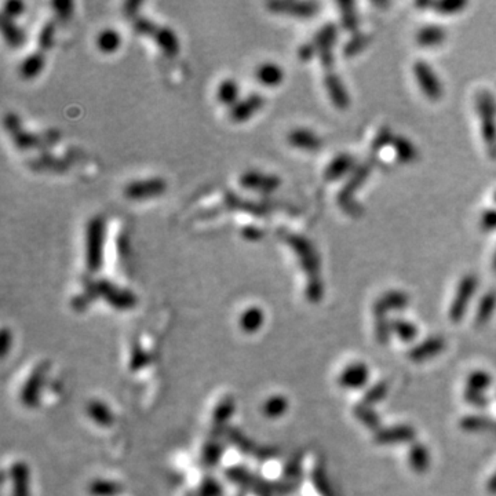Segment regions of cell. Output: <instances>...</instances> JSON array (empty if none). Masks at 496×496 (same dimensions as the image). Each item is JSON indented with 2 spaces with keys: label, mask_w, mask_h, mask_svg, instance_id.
Here are the masks:
<instances>
[{
  "label": "cell",
  "mask_w": 496,
  "mask_h": 496,
  "mask_svg": "<svg viewBox=\"0 0 496 496\" xmlns=\"http://www.w3.org/2000/svg\"><path fill=\"white\" fill-rule=\"evenodd\" d=\"M120 44H121V36L113 28H103L102 31H99L96 37V46L103 54H112L117 51Z\"/></svg>",
  "instance_id": "cb8c5ba5"
},
{
  "label": "cell",
  "mask_w": 496,
  "mask_h": 496,
  "mask_svg": "<svg viewBox=\"0 0 496 496\" xmlns=\"http://www.w3.org/2000/svg\"><path fill=\"white\" fill-rule=\"evenodd\" d=\"M480 228L484 232L496 230V208H487L480 216Z\"/></svg>",
  "instance_id": "836d02e7"
},
{
  "label": "cell",
  "mask_w": 496,
  "mask_h": 496,
  "mask_svg": "<svg viewBox=\"0 0 496 496\" xmlns=\"http://www.w3.org/2000/svg\"><path fill=\"white\" fill-rule=\"evenodd\" d=\"M297 54L298 58H299L302 62L311 61V60H313V57H316V55H317L316 49H314V46H313V43H311V42H309V43H303V44L298 49Z\"/></svg>",
  "instance_id": "8d00e7d4"
},
{
  "label": "cell",
  "mask_w": 496,
  "mask_h": 496,
  "mask_svg": "<svg viewBox=\"0 0 496 496\" xmlns=\"http://www.w3.org/2000/svg\"><path fill=\"white\" fill-rule=\"evenodd\" d=\"M277 236L293 251L299 262L306 279V297L311 302L320 300L323 296V282L320 257L316 246L306 236L286 228H280Z\"/></svg>",
  "instance_id": "6da1fadb"
},
{
  "label": "cell",
  "mask_w": 496,
  "mask_h": 496,
  "mask_svg": "<svg viewBox=\"0 0 496 496\" xmlns=\"http://www.w3.org/2000/svg\"><path fill=\"white\" fill-rule=\"evenodd\" d=\"M341 8V18H342V25L346 31L356 32L359 28V18L354 10L353 3H339L338 4Z\"/></svg>",
  "instance_id": "f1b7e54d"
},
{
  "label": "cell",
  "mask_w": 496,
  "mask_h": 496,
  "mask_svg": "<svg viewBox=\"0 0 496 496\" xmlns=\"http://www.w3.org/2000/svg\"><path fill=\"white\" fill-rule=\"evenodd\" d=\"M105 240L106 219L102 215H94L87 221L85 232V277H92L102 269Z\"/></svg>",
  "instance_id": "8992f818"
},
{
  "label": "cell",
  "mask_w": 496,
  "mask_h": 496,
  "mask_svg": "<svg viewBox=\"0 0 496 496\" xmlns=\"http://www.w3.org/2000/svg\"><path fill=\"white\" fill-rule=\"evenodd\" d=\"M495 300L494 294H488L487 297H484L481 305H480V310H479V320L484 321V318H487L491 314V311L495 306Z\"/></svg>",
  "instance_id": "d590c367"
},
{
  "label": "cell",
  "mask_w": 496,
  "mask_h": 496,
  "mask_svg": "<svg viewBox=\"0 0 496 496\" xmlns=\"http://www.w3.org/2000/svg\"><path fill=\"white\" fill-rule=\"evenodd\" d=\"M356 167H357L356 160L350 155L341 153V155L335 156L325 167L324 180L327 182H335V181L341 180L342 177H345L352 170H354Z\"/></svg>",
  "instance_id": "d6986e66"
},
{
  "label": "cell",
  "mask_w": 496,
  "mask_h": 496,
  "mask_svg": "<svg viewBox=\"0 0 496 496\" xmlns=\"http://www.w3.org/2000/svg\"><path fill=\"white\" fill-rule=\"evenodd\" d=\"M57 31V19L50 18L47 19L37 35V46L36 50L28 54L18 65V75L24 80H32L39 76L43 71L47 60V53L51 50L54 44Z\"/></svg>",
  "instance_id": "5b68a950"
},
{
  "label": "cell",
  "mask_w": 496,
  "mask_h": 496,
  "mask_svg": "<svg viewBox=\"0 0 496 496\" xmlns=\"http://www.w3.org/2000/svg\"><path fill=\"white\" fill-rule=\"evenodd\" d=\"M370 42V37L367 35H357L354 36L345 47V54L348 57H353L354 54H357L359 51H361Z\"/></svg>",
  "instance_id": "f546056e"
},
{
  "label": "cell",
  "mask_w": 496,
  "mask_h": 496,
  "mask_svg": "<svg viewBox=\"0 0 496 496\" xmlns=\"http://www.w3.org/2000/svg\"><path fill=\"white\" fill-rule=\"evenodd\" d=\"M494 201H495V203H496V191H495V194H494Z\"/></svg>",
  "instance_id": "f35d334b"
},
{
  "label": "cell",
  "mask_w": 496,
  "mask_h": 496,
  "mask_svg": "<svg viewBox=\"0 0 496 496\" xmlns=\"http://www.w3.org/2000/svg\"><path fill=\"white\" fill-rule=\"evenodd\" d=\"M141 1L130 0L123 3V14L130 26L141 36L151 39L157 49L167 57H176L180 53V39L177 33L167 25H162L152 18L144 15L139 10Z\"/></svg>",
  "instance_id": "7a4b0ae2"
},
{
  "label": "cell",
  "mask_w": 496,
  "mask_h": 496,
  "mask_svg": "<svg viewBox=\"0 0 496 496\" xmlns=\"http://www.w3.org/2000/svg\"><path fill=\"white\" fill-rule=\"evenodd\" d=\"M418 7H431L436 12L443 14V15H452L463 10L468 3L461 1V0H443V1H420L416 4Z\"/></svg>",
  "instance_id": "4316f807"
},
{
  "label": "cell",
  "mask_w": 496,
  "mask_h": 496,
  "mask_svg": "<svg viewBox=\"0 0 496 496\" xmlns=\"http://www.w3.org/2000/svg\"><path fill=\"white\" fill-rule=\"evenodd\" d=\"M476 287H477V279L476 276L473 275H468L462 279L459 287H458V291L455 294V299H454V303L451 305V318L458 321L462 314L465 313L466 310V306L470 300V297L473 296V293L476 291Z\"/></svg>",
  "instance_id": "2e32d148"
},
{
  "label": "cell",
  "mask_w": 496,
  "mask_h": 496,
  "mask_svg": "<svg viewBox=\"0 0 496 496\" xmlns=\"http://www.w3.org/2000/svg\"><path fill=\"white\" fill-rule=\"evenodd\" d=\"M51 6H53V8L55 11L57 18H60V19H68L74 12V3L72 1H67V0L53 1Z\"/></svg>",
  "instance_id": "e575fe53"
},
{
  "label": "cell",
  "mask_w": 496,
  "mask_h": 496,
  "mask_svg": "<svg viewBox=\"0 0 496 496\" xmlns=\"http://www.w3.org/2000/svg\"><path fill=\"white\" fill-rule=\"evenodd\" d=\"M493 266H494V271L496 272V253L495 255H494V261H493Z\"/></svg>",
  "instance_id": "74e56055"
},
{
  "label": "cell",
  "mask_w": 496,
  "mask_h": 496,
  "mask_svg": "<svg viewBox=\"0 0 496 496\" xmlns=\"http://www.w3.org/2000/svg\"><path fill=\"white\" fill-rule=\"evenodd\" d=\"M239 323L246 332H255V330H258L264 323V313L259 307L251 306L240 314Z\"/></svg>",
  "instance_id": "83f0119b"
},
{
  "label": "cell",
  "mask_w": 496,
  "mask_h": 496,
  "mask_svg": "<svg viewBox=\"0 0 496 496\" xmlns=\"http://www.w3.org/2000/svg\"><path fill=\"white\" fill-rule=\"evenodd\" d=\"M240 236L246 240V241H259L264 239L265 236V230L257 225H246L240 229Z\"/></svg>",
  "instance_id": "4dcf8cb0"
},
{
  "label": "cell",
  "mask_w": 496,
  "mask_h": 496,
  "mask_svg": "<svg viewBox=\"0 0 496 496\" xmlns=\"http://www.w3.org/2000/svg\"><path fill=\"white\" fill-rule=\"evenodd\" d=\"M476 108L483 141L490 156L496 159V103L493 94L487 90H480L476 96Z\"/></svg>",
  "instance_id": "52a82bcc"
},
{
  "label": "cell",
  "mask_w": 496,
  "mask_h": 496,
  "mask_svg": "<svg viewBox=\"0 0 496 496\" xmlns=\"http://www.w3.org/2000/svg\"><path fill=\"white\" fill-rule=\"evenodd\" d=\"M336 35H338V29L334 24H327L324 25L313 37L311 43L316 49V53L321 49H334L335 40H336Z\"/></svg>",
  "instance_id": "484cf974"
},
{
  "label": "cell",
  "mask_w": 496,
  "mask_h": 496,
  "mask_svg": "<svg viewBox=\"0 0 496 496\" xmlns=\"http://www.w3.org/2000/svg\"><path fill=\"white\" fill-rule=\"evenodd\" d=\"M257 80L266 87H277L284 80V71L283 68L272 61L262 62L255 69Z\"/></svg>",
  "instance_id": "ffe728a7"
},
{
  "label": "cell",
  "mask_w": 496,
  "mask_h": 496,
  "mask_svg": "<svg viewBox=\"0 0 496 496\" xmlns=\"http://www.w3.org/2000/svg\"><path fill=\"white\" fill-rule=\"evenodd\" d=\"M447 39V31L438 25H426L416 32L415 40L420 47H436Z\"/></svg>",
  "instance_id": "7402d4cb"
},
{
  "label": "cell",
  "mask_w": 496,
  "mask_h": 496,
  "mask_svg": "<svg viewBox=\"0 0 496 496\" xmlns=\"http://www.w3.org/2000/svg\"><path fill=\"white\" fill-rule=\"evenodd\" d=\"M323 74H324V87L331 99V102L338 109H346L350 103V99H349V94H348L342 80L339 79V76L336 75L334 68L325 69V71H323Z\"/></svg>",
  "instance_id": "e0dca14e"
},
{
  "label": "cell",
  "mask_w": 496,
  "mask_h": 496,
  "mask_svg": "<svg viewBox=\"0 0 496 496\" xmlns=\"http://www.w3.org/2000/svg\"><path fill=\"white\" fill-rule=\"evenodd\" d=\"M0 31L7 46L11 49H19L26 42V36L24 31L15 24V19L4 14L0 15Z\"/></svg>",
  "instance_id": "44dd1931"
},
{
  "label": "cell",
  "mask_w": 496,
  "mask_h": 496,
  "mask_svg": "<svg viewBox=\"0 0 496 496\" xmlns=\"http://www.w3.org/2000/svg\"><path fill=\"white\" fill-rule=\"evenodd\" d=\"M221 211H230V212H244L257 218L268 216L275 211V204L268 200H251V198H241L236 192L226 191L223 195L222 207L218 209Z\"/></svg>",
  "instance_id": "ba28073f"
},
{
  "label": "cell",
  "mask_w": 496,
  "mask_h": 496,
  "mask_svg": "<svg viewBox=\"0 0 496 496\" xmlns=\"http://www.w3.org/2000/svg\"><path fill=\"white\" fill-rule=\"evenodd\" d=\"M3 126L14 146L19 151H39L40 153L50 152L62 138L60 130L49 128L46 131L35 132L22 126L19 116L14 112H7L3 117Z\"/></svg>",
  "instance_id": "277c9868"
},
{
  "label": "cell",
  "mask_w": 496,
  "mask_h": 496,
  "mask_svg": "<svg viewBox=\"0 0 496 496\" xmlns=\"http://www.w3.org/2000/svg\"><path fill=\"white\" fill-rule=\"evenodd\" d=\"M24 11H25V3L19 1V0H10V1L4 3L1 14L7 15V17H10V18H12V19H15L17 17L22 15Z\"/></svg>",
  "instance_id": "d6a6232c"
},
{
  "label": "cell",
  "mask_w": 496,
  "mask_h": 496,
  "mask_svg": "<svg viewBox=\"0 0 496 496\" xmlns=\"http://www.w3.org/2000/svg\"><path fill=\"white\" fill-rule=\"evenodd\" d=\"M391 145L396 152V157L400 163H411L418 157V151L409 139L402 135L393 137Z\"/></svg>",
  "instance_id": "d4e9b609"
},
{
  "label": "cell",
  "mask_w": 496,
  "mask_h": 496,
  "mask_svg": "<svg viewBox=\"0 0 496 496\" xmlns=\"http://www.w3.org/2000/svg\"><path fill=\"white\" fill-rule=\"evenodd\" d=\"M215 97H216V101L219 103L232 108L240 99V86H239V83L232 78L223 79L216 87Z\"/></svg>",
  "instance_id": "603a6c76"
},
{
  "label": "cell",
  "mask_w": 496,
  "mask_h": 496,
  "mask_svg": "<svg viewBox=\"0 0 496 496\" xmlns=\"http://www.w3.org/2000/svg\"><path fill=\"white\" fill-rule=\"evenodd\" d=\"M287 142L293 148L306 152H316L323 146V139L313 130L305 127L293 128L287 134Z\"/></svg>",
  "instance_id": "ac0fdd59"
},
{
  "label": "cell",
  "mask_w": 496,
  "mask_h": 496,
  "mask_svg": "<svg viewBox=\"0 0 496 496\" xmlns=\"http://www.w3.org/2000/svg\"><path fill=\"white\" fill-rule=\"evenodd\" d=\"M412 71H413V76L422 90V93L427 99L430 101H438L443 97V93H444L443 85L438 80L436 72L431 69V67L427 62H425L422 60L415 61Z\"/></svg>",
  "instance_id": "7c38bea8"
},
{
  "label": "cell",
  "mask_w": 496,
  "mask_h": 496,
  "mask_svg": "<svg viewBox=\"0 0 496 496\" xmlns=\"http://www.w3.org/2000/svg\"><path fill=\"white\" fill-rule=\"evenodd\" d=\"M266 8L272 14L287 15L294 18H311L318 12V3L316 1H293V0H272L268 1Z\"/></svg>",
  "instance_id": "4fadbf2b"
},
{
  "label": "cell",
  "mask_w": 496,
  "mask_h": 496,
  "mask_svg": "<svg viewBox=\"0 0 496 496\" xmlns=\"http://www.w3.org/2000/svg\"><path fill=\"white\" fill-rule=\"evenodd\" d=\"M393 139V135H392V131L389 130V127H384L375 137V139L373 141V145H371V151L373 153H378L384 146H386L388 144H391Z\"/></svg>",
  "instance_id": "1f68e13d"
},
{
  "label": "cell",
  "mask_w": 496,
  "mask_h": 496,
  "mask_svg": "<svg viewBox=\"0 0 496 496\" xmlns=\"http://www.w3.org/2000/svg\"><path fill=\"white\" fill-rule=\"evenodd\" d=\"M28 167L36 173L64 174L71 169V160L68 157L55 156L51 152H44L28 160Z\"/></svg>",
  "instance_id": "9a60e30c"
},
{
  "label": "cell",
  "mask_w": 496,
  "mask_h": 496,
  "mask_svg": "<svg viewBox=\"0 0 496 496\" xmlns=\"http://www.w3.org/2000/svg\"><path fill=\"white\" fill-rule=\"evenodd\" d=\"M266 103V99L261 93H250L239 99L228 110V116L233 123H246L255 116Z\"/></svg>",
  "instance_id": "5bb4252c"
},
{
  "label": "cell",
  "mask_w": 496,
  "mask_h": 496,
  "mask_svg": "<svg viewBox=\"0 0 496 496\" xmlns=\"http://www.w3.org/2000/svg\"><path fill=\"white\" fill-rule=\"evenodd\" d=\"M85 289L80 294L72 298V307L78 311L85 310L97 299H103L106 303L117 310H128L135 306L137 297L134 293L116 286L108 279L93 280L92 277H83Z\"/></svg>",
  "instance_id": "3957f363"
},
{
  "label": "cell",
  "mask_w": 496,
  "mask_h": 496,
  "mask_svg": "<svg viewBox=\"0 0 496 496\" xmlns=\"http://www.w3.org/2000/svg\"><path fill=\"white\" fill-rule=\"evenodd\" d=\"M237 182L241 189L259 195H272L282 185V180L279 176L254 169L241 173Z\"/></svg>",
  "instance_id": "30bf717a"
},
{
  "label": "cell",
  "mask_w": 496,
  "mask_h": 496,
  "mask_svg": "<svg viewBox=\"0 0 496 496\" xmlns=\"http://www.w3.org/2000/svg\"><path fill=\"white\" fill-rule=\"evenodd\" d=\"M167 191V182L162 177L134 180L123 188L124 198L131 201H145L159 198Z\"/></svg>",
  "instance_id": "8fae6325"
},
{
  "label": "cell",
  "mask_w": 496,
  "mask_h": 496,
  "mask_svg": "<svg viewBox=\"0 0 496 496\" xmlns=\"http://www.w3.org/2000/svg\"><path fill=\"white\" fill-rule=\"evenodd\" d=\"M373 170V162L368 160L360 166H357L353 170L352 177L348 180V182L345 184L343 189L338 194V204L341 205V208H343L346 212L356 215L357 211L360 209L359 205H356L354 203V194L359 191V188L366 182V180L368 178V176L371 174Z\"/></svg>",
  "instance_id": "9c48e42d"
}]
</instances>
